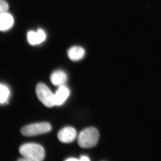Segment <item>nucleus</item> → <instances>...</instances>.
Segmentation results:
<instances>
[{
    "instance_id": "8",
    "label": "nucleus",
    "mask_w": 161,
    "mask_h": 161,
    "mask_svg": "<svg viewBox=\"0 0 161 161\" xmlns=\"http://www.w3.org/2000/svg\"><path fill=\"white\" fill-rule=\"evenodd\" d=\"M67 79L66 73L61 70H58L53 72L50 77L52 83L56 86L64 85L66 83Z\"/></svg>"
},
{
    "instance_id": "1",
    "label": "nucleus",
    "mask_w": 161,
    "mask_h": 161,
    "mask_svg": "<svg viewBox=\"0 0 161 161\" xmlns=\"http://www.w3.org/2000/svg\"><path fill=\"white\" fill-rule=\"evenodd\" d=\"M19 152L29 161H41L45 157V150L42 146L36 143H26L19 148Z\"/></svg>"
},
{
    "instance_id": "11",
    "label": "nucleus",
    "mask_w": 161,
    "mask_h": 161,
    "mask_svg": "<svg viewBox=\"0 0 161 161\" xmlns=\"http://www.w3.org/2000/svg\"><path fill=\"white\" fill-rule=\"evenodd\" d=\"M27 37L30 44L32 45H38V42L36 32L33 31H29L27 33Z\"/></svg>"
},
{
    "instance_id": "6",
    "label": "nucleus",
    "mask_w": 161,
    "mask_h": 161,
    "mask_svg": "<svg viewBox=\"0 0 161 161\" xmlns=\"http://www.w3.org/2000/svg\"><path fill=\"white\" fill-rule=\"evenodd\" d=\"M14 24V19L11 14L7 12L0 14V31H7L12 28Z\"/></svg>"
},
{
    "instance_id": "14",
    "label": "nucleus",
    "mask_w": 161,
    "mask_h": 161,
    "mask_svg": "<svg viewBox=\"0 0 161 161\" xmlns=\"http://www.w3.org/2000/svg\"><path fill=\"white\" fill-rule=\"evenodd\" d=\"M80 160L87 161H90V160L86 156H81V157H80Z\"/></svg>"
},
{
    "instance_id": "4",
    "label": "nucleus",
    "mask_w": 161,
    "mask_h": 161,
    "mask_svg": "<svg viewBox=\"0 0 161 161\" xmlns=\"http://www.w3.org/2000/svg\"><path fill=\"white\" fill-rule=\"evenodd\" d=\"M51 129V125L48 123L33 124L23 127L21 130V133L25 136H33L47 133Z\"/></svg>"
},
{
    "instance_id": "15",
    "label": "nucleus",
    "mask_w": 161,
    "mask_h": 161,
    "mask_svg": "<svg viewBox=\"0 0 161 161\" xmlns=\"http://www.w3.org/2000/svg\"><path fill=\"white\" fill-rule=\"evenodd\" d=\"M80 160L78 159L75 158H70L69 159H67L66 161H79Z\"/></svg>"
},
{
    "instance_id": "12",
    "label": "nucleus",
    "mask_w": 161,
    "mask_h": 161,
    "mask_svg": "<svg viewBox=\"0 0 161 161\" xmlns=\"http://www.w3.org/2000/svg\"><path fill=\"white\" fill-rule=\"evenodd\" d=\"M36 32L37 37L38 44L43 43L46 39V35L43 30H38Z\"/></svg>"
},
{
    "instance_id": "3",
    "label": "nucleus",
    "mask_w": 161,
    "mask_h": 161,
    "mask_svg": "<svg viewBox=\"0 0 161 161\" xmlns=\"http://www.w3.org/2000/svg\"><path fill=\"white\" fill-rule=\"evenodd\" d=\"M36 93L38 99L44 105L48 108L55 106L54 95L51 90L43 83H39L36 88Z\"/></svg>"
},
{
    "instance_id": "5",
    "label": "nucleus",
    "mask_w": 161,
    "mask_h": 161,
    "mask_svg": "<svg viewBox=\"0 0 161 161\" xmlns=\"http://www.w3.org/2000/svg\"><path fill=\"white\" fill-rule=\"evenodd\" d=\"M77 136L76 130L72 127L63 128L58 133V138L61 142L69 143L75 140Z\"/></svg>"
},
{
    "instance_id": "13",
    "label": "nucleus",
    "mask_w": 161,
    "mask_h": 161,
    "mask_svg": "<svg viewBox=\"0 0 161 161\" xmlns=\"http://www.w3.org/2000/svg\"><path fill=\"white\" fill-rule=\"evenodd\" d=\"M9 9V6L5 0H0V14L6 12Z\"/></svg>"
},
{
    "instance_id": "2",
    "label": "nucleus",
    "mask_w": 161,
    "mask_h": 161,
    "mask_svg": "<svg viewBox=\"0 0 161 161\" xmlns=\"http://www.w3.org/2000/svg\"><path fill=\"white\" fill-rule=\"evenodd\" d=\"M98 130L94 127H89L82 130L78 137V145L84 149L92 148L96 146L99 140Z\"/></svg>"
},
{
    "instance_id": "7",
    "label": "nucleus",
    "mask_w": 161,
    "mask_h": 161,
    "mask_svg": "<svg viewBox=\"0 0 161 161\" xmlns=\"http://www.w3.org/2000/svg\"><path fill=\"white\" fill-rule=\"evenodd\" d=\"M69 95V90L64 85L59 86L56 94L54 95L55 105L60 106L62 105L68 98Z\"/></svg>"
},
{
    "instance_id": "9",
    "label": "nucleus",
    "mask_w": 161,
    "mask_h": 161,
    "mask_svg": "<svg viewBox=\"0 0 161 161\" xmlns=\"http://www.w3.org/2000/svg\"><path fill=\"white\" fill-rule=\"evenodd\" d=\"M85 55V51L83 47L80 46L72 47L69 49L68 56L73 61H78L81 60Z\"/></svg>"
},
{
    "instance_id": "10",
    "label": "nucleus",
    "mask_w": 161,
    "mask_h": 161,
    "mask_svg": "<svg viewBox=\"0 0 161 161\" xmlns=\"http://www.w3.org/2000/svg\"><path fill=\"white\" fill-rule=\"evenodd\" d=\"M10 95V90L8 87L0 84V104L5 103L8 101Z\"/></svg>"
}]
</instances>
